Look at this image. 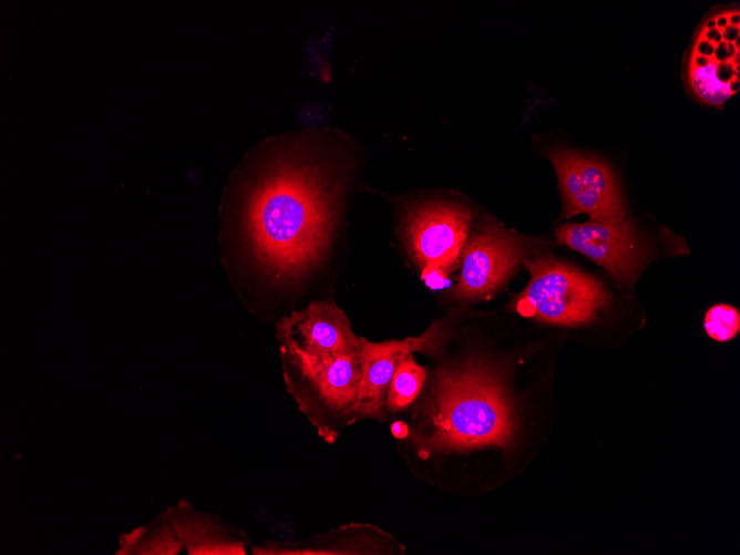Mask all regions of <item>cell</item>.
<instances>
[{
  "label": "cell",
  "mask_w": 740,
  "mask_h": 555,
  "mask_svg": "<svg viewBox=\"0 0 740 555\" xmlns=\"http://www.w3.org/2000/svg\"><path fill=\"white\" fill-rule=\"evenodd\" d=\"M322 136L297 133L260 145L229 192V250L238 268L267 290L297 289L332 244L339 188L321 153Z\"/></svg>",
  "instance_id": "cell-1"
},
{
  "label": "cell",
  "mask_w": 740,
  "mask_h": 555,
  "mask_svg": "<svg viewBox=\"0 0 740 555\" xmlns=\"http://www.w3.org/2000/svg\"><path fill=\"white\" fill-rule=\"evenodd\" d=\"M433 384L422 409L425 430L410 436L419 455L511 444L513 409L491 369L479 363L443 369Z\"/></svg>",
  "instance_id": "cell-2"
},
{
  "label": "cell",
  "mask_w": 740,
  "mask_h": 555,
  "mask_svg": "<svg viewBox=\"0 0 740 555\" xmlns=\"http://www.w3.org/2000/svg\"><path fill=\"white\" fill-rule=\"evenodd\" d=\"M358 350L335 357H311L279 345L287 392L328 443L336 441L340 424L354 422L361 381Z\"/></svg>",
  "instance_id": "cell-3"
},
{
  "label": "cell",
  "mask_w": 740,
  "mask_h": 555,
  "mask_svg": "<svg viewBox=\"0 0 740 555\" xmlns=\"http://www.w3.org/2000/svg\"><path fill=\"white\" fill-rule=\"evenodd\" d=\"M523 261L531 278L515 301L520 315L574 326L590 321L607 306L604 285L579 269L547 255Z\"/></svg>",
  "instance_id": "cell-4"
},
{
  "label": "cell",
  "mask_w": 740,
  "mask_h": 555,
  "mask_svg": "<svg viewBox=\"0 0 740 555\" xmlns=\"http://www.w3.org/2000/svg\"><path fill=\"white\" fill-rule=\"evenodd\" d=\"M740 11L736 6L710 12L689 48L686 79L700 102L721 107L740 85Z\"/></svg>",
  "instance_id": "cell-5"
},
{
  "label": "cell",
  "mask_w": 740,
  "mask_h": 555,
  "mask_svg": "<svg viewBox=\"0 0 740 555\" xmlns=\"http://www.w3.org/2000/svg\"><path fill=\"white\" fill-rule=\"evenodd\" d=\"M472 218L466 206L443 201L421 203L404 214L402 239L426 282L432 276L444 279L445 271L458 265Z\"/></svg>",
  "instance_id": "cell-6"
},
{
  "label": "cell",
  "mask_w": 740,
  "mask_h": 555,
  "mask_svg": "<svg viewBox=\"0 0 740 555\" xmlns=\"http://www.w3.org/2000/svg\"><path fill=\"white\" fill-rule=\"evenodd\" d=\"M532 243L493 219L469 235L461 253V273L453 288L460 300L491 297L526 258Z\"/></svg>",
  "instance_id": "cell-7"
},
{
  "label": "cell",
  "mask_w": 740,
  "mask_h": 555,
  "mask_svg": "<svg viewBox=\"0 0 740 555\" xmlns=\"http://www.w3.org/2000/svg\"><path fill=\"white\" fill-rule=\"evenodd\" d=\"M548 157L557 174L564 217L586 214L593 219L606 223H617L626 218L618 182L606 163L562 147L549 151Z\"/></svg>",
  "instance_id": "cell-8"
},
{
  "label": "cell",
  "mask_w": 740,
  "mask_h": 555,
  "mask_svg": "<svg viewBox=\"0 0 740 555\" xmlns=\"http://www.w3.org/2000/svg\"><path fill=\"white\" fill-rule=\"evenodd\" d=\"M557 243L604 267L614 280L629 286L644 263L646 249L636 224L629 219L606 223L588 219L565 224L555 232Z\"/></svg>",
  "instance_id": "cell-9"
},
{
  "label": "cell",
  "mask_w": 740,
  "mask_h": 555,
  "mask_svg": "<svg viewBox=\"0 0 740 555\" xmlns=\"http://www.w3.org/2000/svg\"><path fill=\"white\" fill-rule=\"evenodd\" d=\"M279 345L311 357H335L357 351L360 338L346 314L331 300H312L276 323Z\"/></svg>",
  "instance_id": "cell-10"
},
{
  "label": "cell",
  "mask_w": 740,
  "mask_h": 555,
  "mask_svg": "<svg viewBox=\"0 0 740 555\" xmlns=\"http://www.w3.org/2000/svg\"><path fill=\"white\" fill-rule=\"evenodd\" d=\"M435 333V328L431 327L419 337L402 340L372 342L360 338L358 354L361 381L354 407V421H382L386 415L387 393L398 368L410 354L431 349Z\"/></svg>",
  "instance_id": "cell-11"
},
{
  "label": "cell",
  "mask_w": 740,
  "mask_h": 555,
  "mask_svg": "<svg viewBox=\"0 0 740 555\" xmlns=\"http://www.w3.org/2000/svg\"><path fill=\"white\" fill-rule=\"evenodd\" d=\"M171 526L188 554L244 555L248 538L217 518L181 503L171 514Z\"/></svg>",
  "instance_id": "cell-12"
},
{
  "label": "cell",
  "mask_w": 740,
  "mask_h": 555,
  "mask_svg": "<svg viewBox=\"0 0 740 555\" xmlns=\"http://www.w3.org/2000/svg\"><path fill=\"white\" fill-rule=\"evenodd\" d=\"M426 370L410 354L394 373L386 398V411L399 412L408 408L419 395Z\"/></svg>",
  "instance_id": "cell-13"
},
{
  "label": "cell",
  "mask_w": 740,
  "mask_h": 555,
  "mask_svg": "<svg viewBox=\"0 0 740 555\" xmlns=\"http://www.w3.org/2000/svg\"><path fill=\"white\" fill-rule=\"evenodd\" d=\"M703 327L711 339L719 342L729 341L740 331V314L733 306L715 305L706 311Z\"/></svg>",
  "instance_id": "cell-14"
}]
</instances>
